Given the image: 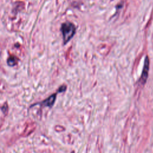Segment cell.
Wrapping results in <instances>:
<instances>
[{"mask_svg":"<svg viewBox=\"0 0 153 153\" xmlns=\"http://www.w3.org/2000/svg\"><path fill=\"white\" fill-rule=\"evenodd\" d=\"M149 59L148 56L145 57V61H144V65H143V68L142 69V72L140 76V78L139 81L142 83V84H145L147 78H148V71H149Z\"/></svg>","mask_w":153,"mask_h":153,"instance_id":"7a4b0ae2","label":"cell"},{"mask_svg":"<svg viewBox=\"0 0 153 153\" xmlns=\"http://www.w3.org/2000/svg\"><path fill=\"white\" fill-rule=\"evenodd\" d=\"M56 95H57V93L51 94L48 98H47L46 99H45L42 102L39 103V104H40L41 106H43L51 107L55 102V100H56Z\"/></svg>","mask_w":153,"mask_h":153,"instance_id":"3957f363","label":"cell"},{"mask_svg":"<svg viewBox=\"0 0 153 153\" xmlns=\"http://www.w3.org/2000/svg\"><path fill=\"white\" fill-rule=\"evenodd\" d=\"M36 128V124L35 123L30 122L27 123L25 128V130H23V132L22 133V135L23 136H27L29 135L30 133H32L34 130Z\"/></svg>","mask_w":153,"mask_h":153,"instance_id":"277c9868","label":"cell"},{"mask_svg":"<svg viewBox=\"0 0 153 153\" xmlns=\"http://www.w3.org/2000/svg\"><path fill=\"white\" fill-rule=\"evenodd\" d=\"M19 60V59L13 54H10L7 59V64L10 66H14L16 65Z\"/></svg>","mask_w":153,"mask_h":153,"instance_id":"5b68a950","label":"cell"},{"mask_svg":"<svg viewBox=\"0 0 153 153\" xmlns=\"http://www.w3.org/2000/svg\"><path fill=\"white\" fill-rule=\"evenodd\" d=\"M60 30L63 35V42L64 44H66L74 35L76 28L75 26L72 23L70 22H66L62 24Z\"/></svg>","mask_w":153,"mask_h":153,"instance_id":"6da1fadb","label":"cell"}]
</instances>
